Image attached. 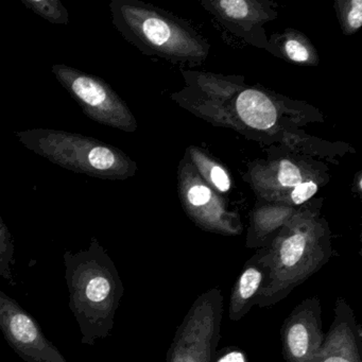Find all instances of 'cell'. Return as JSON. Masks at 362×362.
Here are the masks:
<instances>
[{
    "mask_svg": "<svg viewBox=\"0 0 362 362\" xmlns=\"http://www.w3.org/2000/svg\"><path fill=\"white\" fill-rule=\"evenodd\" d=\"M327 224L311 214L294 215L268 245V279L256 306H273L329 262Z\"/></svg>",
    "mask_w": 362,
    "mask_h": 362,
    "instance_id": "cell-1",
    "label": "cell"
},
{
    "mask_svg": "<svg viewBox=\"0 0 362 362\" xmlns=\"http://www.w3.org/2000/svg\"><path fill=\"white\" fill-rule=\"evenodd\" d=\"M112 21L127 41L144 54L167 60L201 63L209 45L192 27L136 0H114Z\"/></svg>",
    "mask_w": 362,
    "mask_h": 362,
    "instance_id": "cell-2",
    "label": "cell"
},
{
    "mask_svg": "<svg viewBox=\"0 0 362 362\" xmlns=\"http://www.w3.org/2000/svg\"><path fill=\"white\" fill-rule=\"evenodd\" d=\"M16 136L27 149L74 173L107 180H126L136 173V164L124 152L93 137L43 128Z\"/></svg>",
    "mask_w": 362,
    "mask_h": 362,
    "instance_id": "cell-3",
    "label": "cell"
},
{
    "mask_svg": "<svg viewBox=\"0 0 362 362\" xmlns=\"http://www.w3.org/2000/svg\"><path fill=\"white\" fill-rule=\"evenodd\" d=\"M224 298L220 288L200 294L184 317L166 362H214L221 332Z\"/></svg>",
    "mask_w": 362,
    "mask_h": 362,
    "instance_id": "cell-4",
    "label": "cell"
},
{
    "mask_svg": "<svg viewBox=\"0 0 362 362\" xmlns=\"http://www.w3.org/2000/svg\"><path fill=\"white\" fill-rule=\"evenodd\" d=\"M52 73L90 119L126 132L136 131L128 105L100 78L62 64L54 65Z\"/></svg>",
    "mask_w": 362,
    "mask_h": 362,
    "instance_id": "cell-5",
    "label": "cell"
},
{
    "mask_svg": "<svg viewBox=\"0 0 362 362\" xmlns=\"http://www.w3.org/2000/svg\"><path fill=\"white\" fill-rule=\"evenodd\" d=\"M180 194L184 209L199 228L226 236L240 234L238 216L226 209L223 201L188 164L180 169Z\"/></svg>",
    "mask_w": 362,
    "mask_h": 362,
    "instance_id": "cell-6",
    "label": "cell"
},
{
    "mask_svg": "<svg viewBox=\"0 0 362 362\" xmlns=\"http://www.w3.org/2000/svg\"><path fill=\"white\" fill-rule=\"evenodd\" d=\"M325 334L321 302L317 296L294 307L281 328V347L286 362H317Z\"/></svg>",
    "mask_w": 362,
    "mask_h": 362,
    "instance_id": "cell-7",
    "label": "cell"
},
{
    "mask_svg": "<svg viewBox=\"0 0 362 362\" xmlns=\"http://www.w3.org/2000/svg\"><path fill=\"white\" fill-rule=\"evenodd\" d=\"M317 362H362L361 326L344 298L334 304V317L325 334Z\"/></svg>",
    "mask_w": 362,
    "mask_h": 362,
    "instance_id": "cell-8",
    "label": "cell"
},
{
    "mask_svg": "<svg viewBox=\"0 0 362 362\" xmlns=\"http://www.w3.org/2000/svg\"><path fill=\"white\" fill-rule=\"evenodd\" d=\"M268 247L258 250L243 266L230 292L228 319L240 321L256 306L268 279Z\"/></svg>",
    "mask_w": 362,
    "mask_h": 362,
    "instance_id": "cell-9",
    "label": "cell"
},
{
    "mask_svg": "<svg viewBox=\"0 0 362 362\" xmlns=\"http://www.w3.org/2000/svg\"><path fill=\"white\" fill-rule=\"evenodd\" d=\"M203 5L224 24L239 27L243 30L254 26H260L272 18L271 10L262 7V4L257 1L221 0L209 1Z\"/></svg>",
    "mask_w": 362,
    "mask_h": 362,
    "instance_id": "cell-10",
    "label": "cell"
},
{
    "mask_svg": "<svg viewBox=\"0 0 362 362\" xmlns=\"http://www.w3.org/2000/svg\"><path fill=\"white\" fill-rule=\"evenodd\" d=\"M235 107L239 119L250 128L268 131L276 124V107L260 90L252 88L243 90L237 98Z\"/></svg>",
    "mask_w": 362,
    "mask_h": 362,
    "instance_id": "cell-11",
    "label": "cell"
},
{
    "mask_svg": "<svg viewBox=\"0 0 362 362\" xmlns=\"http://www.w3.org/2000/svg\"><path fill=\"white\" fill-rule=\"evenodd\" d=\"M291 217L288 209H262L258 211L254 216L247 234V247L259 249L268 247Z\"/></svg>",
    "mask_w": 362,
    "mask_h": 362,
    "instance_id": "cell-12",
    "label": "cell"
},
{
    "mask_svg": "<svg viewBox=\"0 0 362 362\" xmlns=\"http://www.w3.org/2000/svg\"><path fill=\"white\" fill-rule=\"evenodd\" d=\"M281 52L287 60L303 65H317L319 62L315 47L310 42L300 35L292 31L281 37Z\"/></svg>",
    "mask_w": 362,
    "mask_h": 362,
    "instance_id": "cell-13",
    "label": "cell"
},
{
    "mask_svg": "<svg viewBox=\"0 0 362 362\" xmlns=\"http://www.w3.org/2000/svg\"><path fill=\"white\" fill-rule=\"evenodd\" d=\"M190 151L194 166L200 171L203 180L218 192H228L230 188V180L226 169L200 150L190 148Z\"/></svg>",
    "mask_w": 362,
    "mask_h": 362,
    "instance_id": "cell-14",
    "label": "cell"
},
{
    "mask_svg": "<svg viewBox=\"0 0 362 362\" xmlns=\"http://www.w3.org/2000/svg\"><path fill=\"white\" fill-rule=\"evenodd\" d=\"M23 4L52 24H69V12L58 0H23Z\"/></svg>",
    "mask_w": 362,
    "mask_h": 362,
    "instance_id": "cell-15",
    "label": "cell"
},
{
    "mask_svg": "<svg viewBox=\"0 0 362 362\" xmlns=\"http://www.w3.org/2000/svg\"><path fill=\"white\" fill-rule=\"evenodd\" d=\"M272 185L277 186V189L283 190L289 189L290 192L300 185L304 183V173L302 169L289 160H283L277 164L276 170H274L272 175ZM289 192V194H290Z\"/></svg>",
    "mask_w": 362,
    "mask_h": 362,
    "instance_id": "cell-16",
    "label": "cell"
},
{
    "mask_svg": "<svg viewBox=\"0 0 362 362\" xmlns=\"http://www.w3.org/2000/svg\"><path fill=\"white\" fill-rule=\"evenodd\" d=\"M337 11L339 14L341 27L345 35H354L362 26V1L351 0V1H338Z\"/></svg>",
    "mask_w": 362,
    "mask_h": 362,
    "instance_id": "cell-17",
    "label": "cell"
},
{
    "mask_svg": "<svg viewBox=\"0 0 362 362\" xmlns=\"http://www.w3.org/2000/svg\"><path fill=\"white\" fill-rule=\"evenodd\" d=\"M12 334L21 343H31L37 339V330L30 317L16 313L10 323Z\"/></svg>",
    "mask_w": 362,
    "mask_h": 362,
    "instance_id": "cell-18",
    "label": "cell"
},
{
    "mask_svg": "<svg viewBox=\"0 0 362 362\" xmlns=\"http://www.w3.org/2000/svg\"><path fill=\"white\" fill-rule=\"evenodd\" d=\"M111 290L109 279L103 276L95 277L86 287V296L93 302H103L110 296Z\"/></svg>",
    "mask_w": 362,
    "mask_h": 362,
    "instance_id": "cell-19",
    "label": "cell"
},
{
    "mask_svg": "<svg viewBox=\"0 0 362 362\" xmlns=\"http://www.w3.org/2000/svg\"><path fill=\"white\" fill-rule=\"evenodd\" d=\"M317 192V185L315 182L307 180L304 183L296 186L289 194V202L293 205L304 204L309 199L313 198Z\"/></svg>",
    "mask_w": 362,
    "mask_h": 362,
    "instance_id": "cell-20",
    "label": "cell"
},
{
    "mask_svg": "<svg viewBox=\"0 0 362 362\" xmlns=\"http://www.w3.org/2000/svg\"><path fill=\"white\" fill-rule=\"evenodd\" d=\"M214 362H247L245 351L238 347H226L216 354Z\"/></svg>",
    "mask_w": 362,
    "mask_h": 362,
    "instance_id": "cell-21",
    "label": "cell"
}]
</instances>
